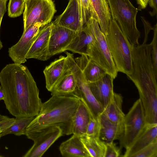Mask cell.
Segmentation results:
<instances>
[{
    "mask_svg": "<svg viewBox=\"0 0 157 157\" xmlns=\"http://www.w3.org/2000/svg\"><path fill=\"white\" fill-rule=\"evenodd\" d=\"M6 108L15 117H35L42 104L39 90L28 68L21 64H7L0 72Z\"/></svg>",
    "mask_w": 157,
    "mask_h": 157,
    "instance_id": "cell-1",
    "label": "cell"
},
{
    "mask_svg": "<svg viewBox=\"0 0 157 157\" xmlns=\"http://www.w3.org/2000/svg\"><path fill=\"white\" fill-rule=\"evenodd\" d=\"M79 99L72 96H52L42 104L38 114L26 127L27 137L52 127L57 126L64 135L72 134V118Z\"/></svg>",
    "mask_w": 157,
    "mask_h": 157,
    "instance_id": "cell-2",
    "label": "cell"
},
{
    "mask_svg": "<svg viewBox=\"0 0 157 157\" xmlns=\"http://www.w3.org/2000/svg\"><path fill=\"white\" fill-rule=\"evenodd\" d=\"M151 44L131 46L132 72L127 75L134 84L144 108L151 110L157 107V75L151 56Z\"/></svg>",
    "mask_w": 157,
    "mask_h": 157,
    "instance_id": "cell-3",
    "label": "cell"
},
{
    "mask_svg": "<svg viewBox=\"0 0 157 157\" xmlns=\"http://www.w3.org/2000/svg\"><path fill=\"white\" fill-rule=\"evenodd\" d=\"M109 50L118 72L127 75L132 72L131 44L115 20L112 18L105 36Z\"/></svg>",
    "mask_w": 157,
    "mask_h": 157,
    "instance_id": "cell-4",
    "label": "cell"
},
{
    "mask_svg": "<svg viewBox=\"0 0 157 157\" xmlns=\"http://www.w3.org/2000/svg\"><path fill=\"white\" fill-rule=\"evenodd\" d=\"M112 18L132 45L139 44L140 33L136 25L137 8L129 0H106Z\"/></svg>",
    "mask_w": 157,
    "mask_h": 157,
    "instance_id": "cell-5",
    "label": "cell"
},
{
    "mask_svg": "<svg viewBox=\"0 0 157 157\" xmlns=\"http://www.w3.org/2000/svg\"><path fill=\"white\" fill-rule=\"evenodd\" d=\"M86 25L94 36V40L89 45L86 55L115 79L118 72L110 53L105 35L94 18L90 17Z\"/></svg>",
    "mask_w": 157,
    "mask_h": 157,
    "instance_id": "cell-6",
    "label": "cell"
},
{
    "mask_svg": "<svg viewBox=\"0 0 157 157\" xmlns=\"http://www.w3.org/2000/svg\"><path fill=\"white\" fill-rule=\"evenodd\" d=\"M146 124L144 108L139 98L125 115L122 133L119 140L120 147L128 148Z\"/></svg>",
    "mask_w": 157,
    "mask_h": 157,
    "instance_id": "cell-7",
    "label": "cell"
},
{
    "mask_svg": "<svg viewBox=\"0 0 157 157\" xmlns=\"http://www.w3.org/2000/svg\"><path fill=\"white\" fill-rule=\"evenodd\" d=\"M67 65L75 77L77 88L73 96L78 98L86 106L92 116L98 117L104 108L92 93L83 74L76 63L73 54L66 51Z\"/></svg>",
    "mask_w": 157,
    "mask_h": 157,
    "instance_id": "cell-8",
    "label": "cell"
},
{
    "mask_svg": "<svg viewBox=\"0 0 157 157\" xmlns=\"http://www.w3.org/2000/svg\"><path fill=\"white\" fill-rule=\"evenodd\" d=\"M25 2L23 32L37 23L42 27L50 23L56 11L52 0H27Z\"/></svg>",
    "mask_w": 157,
    "mask_h": 157,
    "instance_id": "cell-9",
    "label": "cell"
},
{
    "mask_svg": "<svg viewBox=\"0 0 157 157\" xmlns=\"http://www.w3.org/2000/svg\"><path fill=\"white\" fill-rule=\"evenodd\" d=\"M59 127L50 128L28 137L34 143L32 147L23 155V157H41L50 147L63 135Z\"/></svg>",
    "mask_w": 157,
    "mask_h": 157,
    "instance_id": "cell-10",
    "label": "cell"
},
{
    "mask_svg": "<svg viewBox=\"0 0 157 157\" xmlns=\"http://www.w3.org/2000/svg\"><path fill=\"white\" fill-rule=\"evenodd\" d=\"M37 23L29 26L23 33L18 42L9 48V55L14 63L21 64L26 61V56L34 43L41 27Z\"/></svg>",
    "mask_w": 157,
    "mask_h": 157,
    "instance_id": "cell-11",
    "label": "cell"
},
{
    "mask_svg": "<svg viewBox=\"0 0 157 157\" xmlns=\"http://www.w3.org/2000/svg\"><path fill=\"white\" fill-rule=\"evenodd\" d=\"M52 22L75 32L82 30L84 26L80 0H70L64 11Z\"/></svg>",
    "mask_w": 157,
    "mask_h": 157,
    "instance_id": "cell-12",
    "label": "cell"
},
{
    "mask_svg": "<svg viewBox=\"0 0 157 157\" xmlns=\"http://www.w3.org/2000/svg\"><path fill=\"white\" fill-rule=\"evenodd\" d=\"M52 22L41 27L36 39L26 56V59L34 58L46 61L51 57L49 44Z\"/></svg>",
    "mask_w": 157,
    "mask_h": 157,
    "instance_id": "cell-13",
    "label": "cell"
},
{
    "mask_svg": "<svg viewBox=\"0 0 157 157\" xmlns=\"http://www.w3.org/2000/svg\"><path fill=\"white\" fill-rule=\"evenodd\" d=\"M53 24L49 44L52 56L67 51L78 33V32Z\"/></svg>",
    "mask_w": 157,
    "mask_h": 157,
    "instance_id": "cell-14",
    "label": "cell"
},
{
    "mask_svg": "<svg viewBox=\"0 0 157 157\" xmlns=\"http://www.w3.org/2000/svg\"><path fill=\"white\" fill-rule=\"evenodd\" d=\"M114 79L110 75L106 74L98 81L88 83L92 93L104 109L108 104L114 93Z\"/></svg>",
    "mask_w": 157,
    "mask_h": 157,
    "instance_id": "cell-15",
    "label": "cell"
},
{
    "mask_svg": "<svg viewBox=\"0 0 157 157\" xmlns=\"http://www.w3.org/2000/svg\"><path fill=\"white\" fill-rule=\"evenodd\" d=\"M157 139V124L147 123L132 144L122 156L131 157L133 154Z\"/></svg>",
    "mask_w": 157,
    "mask_h": 157,
    "instance_id": "cell-16",
    "label": "cell"
},
{
    "mask_svg": "<svg viewBox=\"0 0 157 157\" xmlns=\"http://www.w3.org/2000/svg\"><path fill=\"white\" fill-rule=\"evenodd\" d=\"M91 17L97 21L100 29L105 36L108 33L112 19L106 0H90Z\"/></svg>",
    "mask_w": 157,
    "mask_h": 157,
    "instance_id": "cell-17",
    "label": "cell"
},
{
    "mask_svg": "<svg viewBox=\"0 0 157 157\" xmlns=\"http://www.w3.org/2000/svg\"><path fill=\"white\" fill-rule=\"evenodd\" d=\"M100 129L98 137L105 144L119 140L123 132V122L116 123L109 120L102 113L98 116Z\"/></svg>",
    "mask_w": 157,
    "mask_h": 157,
    "instance_id": "cell-18",
    "label": "cell"
},
{
    "mask_svg": "<svg viewBox=\"0 0 157 157\" xmlns=\"http://www.w3.org/2000/svg\"><path fill=\"white\" fill-rule=\"evenodd\" d=\"M75 59L88 83L98 81L107 74L105 70L86 55H81L75 58Z\"/></svg>",
    "mask_w": 157,
    "mask_h": 157,
    "instance_id": "cell-19",
    "label": "cell"
},
{
    "mask_svg": "<svg viewBox=\"0 0 157 157\" xmlns=\"http://www.w3.org/2000/svg\"><path fill=\"white\" fill-rule=\"evenodd\" d=\"M77 88L75 75L68 67L67 63L63 74L51 90L52 96H72Z\"/></svg>",
    "mask_w": 157,
    "mask_h": 157,
    "instance_id": "cell-20",
    "label": "cell"
},
{
    "mask_svg": "<svg viewBox=\"0 0 157 157\" xmlns=\"http://www.w3.org/2000/svg\"><path fill=\"white\" fill-rule=\"evenodd\" d=\"M67 64L66 56H61L45 67L43 72L46 81V87L48 91H51L61 77Z\"/></svg>",
    "mask_w": 157,
    "mask_h": 157,
    "instance_id": "cell-21",
    "label": "cell"
},
{
    "mask_svg": "<svg viewBox=\"0 0 157 157\" xmlns=\"http://www.w3.org/2000/svg\"><path fill=\"white\" fill-rule=\"evenodd\" d=\"M92 116L86 106L80 100L78 106L72 118V134L80 137L86 135L87 127Z\"/></svg>",
    "mask_w": 157,
    "mask_h": 157,
    "instance_id": "cell-22",
    "label": "cell"
},
{
    "mask_svg": "<svg viewBox=\"0 0 157 157\" xmlns=\"http://www.w3.org/2000/svg\"><path fill=\"white\" fill-rule=\"evenodd\" d=\"M59 150L65 157H90L81 141L80 136L73 134L70 138L62 143Z\"/></svg>",
    "mask_w": 157,
    "mask_h": 157,
    "instance_id": "cell-23",
    "label": "cell"
},
{
    "mask_svg": "<svg viewBox=\"0 0 157 157\" xmlns=\"http://www.w3.org/2000/svg\"><path fill=\"white\" fill-rule=\"evenodd\" d=\"M94 39V35L86 25L82 30L78 32L77 36L67 47V50L81 55H86L89 45Z\"/></svg>",
    "mask_w": 157,
    "mask_h": 157,
    "instance_id": "cell-24",
    "label": "cell"
},
{
    "mask_svg": "<svg viewBox=\"0 0 157 157\" xmlns=\"http://www.w3.org/2000/svg\"><path fill=\"white\" fill-rule=\"evenodd\" d=\"M122 95L114 92L102 113L111 121L116 123H122L125 115L122 111Z\"/></svg>",
    "mask_w": 157,
    "mask_h": 157,
    "instance_id": "cell-25",
    "label": "cell"
},
{
    "mask_svg": "<svg viewBox=\"0 0 157 157\" xmlns=\"http://www.w3.org/2000/svg\"><path fill=\"white\" fill-rule=\"evenodd\" d=\"M80 137L90 157H104L105 144L101 141L98 137L85 135Z\"/></svg>",
    "mask_w": 157,
    "mask_h": 157,
    "instance_id": "cell-26",
    "label": "cell"
},
{
    "mask_svg": "<svg viewBox=\"0 0 157 157\" xmlns=\"http://www.w3.org/2000/svg\"><path fill=\"white\" fill-rule=\"evenodd\" d=\"M34 117H15L14 123L1 133V137L9 134H13L18 136L25 135L26 127Z\"/></svg>",
    "mask_w": 157,
    "mask_h": 157,
    "instance_id": "cell-27",
    "label": "cell"
},
{
    "mask_svg": "<svg viewBox=\"0 0 157 157\" xmlns=\"http://www.w3.org/2000/svg\"><path fill=\"white\" fill-rule=\"evenodd\" d=\"M25 6V2L24 0H9L8 15L11 17L19 16L23 12Z\"/></svg>",
    "mask_w": 157,
    "mask_h": 157,
    "instance_id": "cell-28",
    "label": "cell"
},
{
    "mask_svg": "<svg viewBox=\"0 0 157 157\" xmlns=\"http://www.w3.org/2000/svg\"><path fill=\"white\" fill-rule=\"evenodd\" d=\"M157 139L141 150L132 155L131 157H157Z\"/></svg>",
    "mask_w": 157,
    "mask_h": 157,
    "instance_id": "cell-29",
    "label": "cell"
},
{
    "mask_svg": "<svg viewBox=\"0 0 157 157\" xmlns=\"http://www.w3.org/2000/svg\"><path fill=\"white\" fill-rule=\"evenodd\" d=\"M154 31L153 37L151 42L152 49L151 56L152 63L155 73L157 75V24L153 27Z\"/></svg>",
    "mask_w": 157,
    "mask_h": 157,
    "instance_id": "cell-30",
    "label": "cell"
},
{
    "mask_svg": "<svg viewBox=\"0 0 157 157\" xmlns=\"http://www.w3.org/2000/svg\"><path fill=\"white\" fill-rule=\"evenodd\" d=\"M100 129V122L98 117L92 116L88 124L86 135L92 137H98Z\"/></svg>",
    "mask_w": 157,
    "mask_h": 157,
    "instance_id": "cell-31",
    "label": "cell"
},
{
    "mask_svg": "<svg viewBox=\"0 0 157 157\" xmlns=\"http://www.w3.org/2000/svg\"><path fill=\"white\" fill-rule=\"evenodd\" d=\"M82 21L84 26L91 17L90 0H80Z\"/></svg>",
    "mask_w": 157,
    "mask_h": 157,
    "instance_id": "cell-32",
    "label": "cell"
},
{
    "mask_svg": "<svg viewBox=\"0 0 157 157\" xmlns=\"http://www.w3.org/2000/svg\"><path fill=\"white\" fill-rule=\"evenodd\" d=\"M121 149L116 146L113 142L105 144L104 157H118L121 156Z\"/></svg>",
    "mask_w": 157,
    "mask_h": 157,
    "instance_id": "cell-33",
    "label": "cell"
},
{
    "mask_svg": "<svg viewBox=\"0 0 157 157\" xmlns=\"http://www.w3.org/2000/svg\"><path fill=\"white\" fill-rule=\"evenodd\" d=\"M15 118H10L0 122V131L2 132L11 126L14 122Z\"/></svg>",
    "mask_w": 157,
    "mask_h": 157,
    "instance_id": "cell-34",
    "label": "cell"
},
{
    "mask_svg": "<svg viewBox=\"0 0 157 157\" xmlns=\"http://www.w3.org/2000/svg\"><path fill=\"white\" fill-rule=\"evenodd\" d=\"M141 20L142 21L145 29V35L144 39L143 42L144 44H146L147 39L148 35L151 30H152V27L150 23L143 17H141Z\"/></svg>",
    "mask_w": 157,
    "mask_h": 157,
    "instance_id": "cell-35",
    "label": "cell"
},
{
    "mask_svg": "<svg viewBox=\"0 0 157 157\" xmlns=\"http://www.w3.org/2000/svg\"><path fill=\"white\" fill-rule=\"evenodd\" d=\"M7 0H0V28L2 19L6 11V4ZM3 46L0 39V50Z\"/></svg>",
    "mask_w": 157,
    "mask_h": 157,
    "instance_id": "cell-36",
    "label": "cell"
},
{
    "mask_svg": "<svg viewBox=\"0 0 157 157\" xmlns=\"http://www.w3.org/2000/svg\"><path fill=\"white\" fill-rule=\"evenodd\" d=\"M157 0H149L148 3L149 6L152 8L153 10L152 11L149 12V13L151 16H154L157 13Z\"/></svg>",
    "mask_w": 157,
    "mask_h": 157,
    "instance_id": "cell-37",
    "label": "cell"
},
{
    "mask_svg": "<svg viewBox=\"0 0 157 157\" xmlns=\"http://www.w3.org/2000/svg\"><path fill=\"white\" fill-rule=\"evenodd\" d=\"M4 96L2 86H0V101L2 100H4Z\"/></svg>",
    "mask_w": 157,
    "mask_h": 157,
    "instance_id": "cell-38",
    "label": "cell"
},
{
    "mask_svg": "<svg viewBox=\"0 0 157 157\" xmlns=\"http://www.w3.org/2000/svg\"><path fill=\"white\" fill-rule=\"evenodd\" d=\"M9 118V117L7 116L2 115L0 114V122L7 119Z\"/></svg>",
    "mask_w": 157,
    "mask_h": 157,
    "instance_id": "cell-39",
    "label": "cell"
},
{
    "mask_svg": "<svg viewBox=\"0 0 157 157\" xmlns=\"http://www.w3.org/2000/svg\"><path fill=\"white\" fill-rule=\"evenodd\" d=\"M2 132H0V139H1V133Z\"/></svg>",
    "mask_w": 157,
    "mask_h": 157,
    "instance_id": "cell-40",
    "label": "cell"
},
{
    "mask_svg": "<svg viewBox=\"0 0 157 157\" xmlns=\"http://www.w3.org/2000/svg\"><path fill=\"white\" fill-rule=\"evenodd\" d=\"M24 0L25 1H27V0Z\"/></svg>",
    "mask_w": 157,
    "mask_h": 157,
    "instance_id": "cell-41",
    "label": "cell"
}]
</instances>
